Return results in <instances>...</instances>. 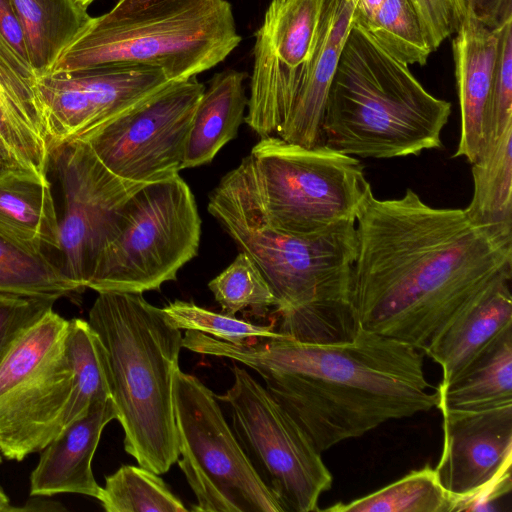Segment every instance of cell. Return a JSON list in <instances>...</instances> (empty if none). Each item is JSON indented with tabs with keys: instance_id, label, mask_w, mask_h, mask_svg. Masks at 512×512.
<instances>
[{
	"instance_id": "d6986e66",
	"label": "cell",
	"mask_w": 512,
	"mask_h": 512,
	"mask_svg": "<svg viewBox=\"0 0 512 512\" xmlns=\"http://www.w3.org/2000/svg\"><path fill=\"white\" fill-rule=\"evenodd\" d=\"M352 15V0L326 1L312 55L299 73L293 106L277 137L308 148L323 145L326 99L353 25Z\"/></svg>"
},
{
	"instance_id": "277c9868",
	"label": "cell",
	"mask_w": 512,
	"mask_h": 512,
	"mask_svg": "<svg viewBox=\"0 0 512 512\" xmlns=\"http://www.w3.org/2000/svg\"><path fill=\"white\" fill-rule=\"evenodd\" d=\"M450 114V102L352 25L326 99L323 145L356 158L419 155L442 147Z\"/></svg>"
},
{
	"instance_id": "5bb4252c",
	"label": "cell",
	"mask_w": 512,
	"mask_h": 512,
	"mask_svg": "<svg viewBox=\"0 0 512 512\" xmlns=\"http://www.w3.org/2000/svg\"><path fill=\"white\" fill-rule=\"evenodd\" d=\"M172 82L161 69L149 66L101 65L36 74L50 152L85 139Z\"/></svg>"
},
{
	"instance_id": "ee69618b",
	"label": "cell",
	"mask_w": 512,
	"mask_h": 512,
	"mask_svg": "<svg viewBox=\"0 0 512 512\" xmlns=\"http://www.w3.org/2000/svg\"><path fill=\"white\" fill-rule=\"evenodd\" d=\"M1 461H2V456H1V453H0V463H1Z\"/></svg>"
},
{
	"instance_id": "8992f818",
	"label": "cell",
	"mask_w": 512,
	"mask_h": 512,
	"mask_svg": "<svg viewBox=\"0 0 512 512\" xmlns=\"http://www.w3.org/2000/svg\"><path fill=\"white\" fill-rule=\"evenodd\" d=\"M240 42L227 0H157L124 15L90 17L47 72L149 66L179 82L215 67Z\"/></svg>"
},
{
	"instance_id": "9a60e30c",
	"label": "cell",
	"mask_w": 512,
	"mask_h": 512,
	"mask_svg": "<svg viewBox=\"0 0 512 512\" xmlns=\"http://www.w3.org/2000/svg\"><path fill=\"white\" fill-rule=\"evenodd\" d=\"M327 0H271L255 32L248 112L278 121L290 112Z\"/></svg>"
},
{
	"instance_id": "cb8c5ba5",
	"label": "cell",
	"mask_w": 512,
	"mask_h": 512,
	"mask_svg": "<svg viewBox=\"0 0 512 512\" xmlns=\"http://www.w3.org/2000/svg\"><path fill=\"white\" fill-rule=\"evenodd\" d=\"M472 177L466 215L496 239L512 244V124L484 146L472 163Z\"/></svg>"
},
{
	"instance_id": "6da1fadb",
	"label": "cell",
	"mask_w": 512,
	"mask_h": 512,
	"mask_svg": "<svg viewBox=\"0 0 512 512\" xmlns=\"http://www.w3.org/2000/svg\"><path fill=\"white\" fill-rule=\"evenodd\" d=\"M351 304L358 325L425 351L460 312L512 279V244L464 209L435 208L410 188L370 191L356 216Z\"/></svg>"
},
{
	"instance_id": "8d00e7d4",
	"label": "cell",
	"mask_w": 512,
	"mask_h": 512,
	"mask_svg": "<svg viewBox=\"0 0 512 512\" xmlns=\"http://www.w3.org/2000/svg\"><path fill=\"white\" fill-rule=\"evenodd\" d=\"M0 34L16 55L32 68L25 34L11 0H0Z\"/></svg>"
},
{
	"instance_id": "b9f144b4",
	"label": "cell",
	"mask_w": 512,
	"mask_h": 512,
	"mask_svg": "<svg viewBox=\"0 0 512 512\" xmlns=\"http://www.w3.org/2000/svg\"><path fill=\"white\" fill-rule=\"evenodd\" d=\"M79 3H81L84 7H88L94 0H77Z\"/></svg>"
},
{
	"instance_id": "4316f807",
	"label": "cell",
	"mask_w": 512,
	"mask_h": 512,
	"mask_svg": "<svg viewBox=\"0 0 512 512\" xmlns=\"http://www.w3.org/2000/svg\"><path fill=\"white\" fill-rule=\"evenodd\" d=\"M65 350L74 374L66 426L86 414L92 404L112 399V396L106 351L88 321L69 320Z\"/></svg>"
},
{
	"instance_id": "e575fe53",
	"label": "cell",
	"mask_w": 512,
	"mask_h": 512,
	"mask_svg": "<svg viewBox=\"0 0 512 512\" xmlns=\"http://www.w3.org/2000/svg\"><path fill=\"white\" fill-rule=\"evenodd\" d=\"M53 298L0 293V363L15 341L46 312Z\"/></svg>"
},
{
	"instance_id": "8fae6325",
	"label": "cell",
	"mask_w": 512,
	"mask_h": 512,
	"mask_svg": "<svg viewBox=\"0 0 512 512\" xmlns=\"http://www.w3.org/2000/svg\"><path fill=\"white\" fill-rule=\"evenodd\" d=\"M233 383L218 398L255 473L283 512L320 511L332 475L311 439L264 385L236 364Z\"/></svg>"
},
{
	"instance_id": "9c48e42d",
	"label": "cell",
	"mask_w": 512,
	"mask_h": 512,
	"mask_svg": "<svg viewBox=\"0 0 512 512\" xmlns=\"http://www.w3.org/2000/svg\"><path fill=\"white\" fill-rule=\"evenodd\" d=\"M69 320L53 309L32 324L0 363V453L22 461L64 428L74 390L65 350Z\"/></svg>"
},
{
	"instance_id": "2e32d148",
	"label": "cell",
	"mask_w": 512,
	"mask_h": 512,
	"mask_svg": "<svg viewBox=\"0 0 512 512\" xmlns=\"http://www.w3.org/2000/svg\"><path fill=\"white\" fill-rule=\"evenodd\" d=\"M440 411L443 449L434 469L457 505L511 468L512 405L477 411Z\"/></svg>"
},
{
	"instance_id": "60d3db41",
	"label": "cell",
	"mask_w": 512,
	"mask_h": 512,
	"mask_svg": "<svg viewBox=\"0 0 512 512\" xmlns=\"http://www.w3.org/2000/svg\"><path fill=\"white\" fill-rule=\"evenodd\" d=\"M0 512H21L20 507H14L10 504L9 497L0 487Z\"/></svg>"
},
{
	"instance_id": "d590c367",
	"label": "cell",
	"mask_w": 512,
	"mask_h": 512,
	"mask_svg": "<svg viewBox=\"0 0 512 512\" xmlns=\"http://www.w3.org/2000/svg\"><path fill=\"white\" fill-rule=\"evenodd\" d=\"M409 1L417 14L432 51L436 50L452 34H455L467 14L463 0Z\"/></svg>"
},
{
	"instance_id": "74e56055",
	"label": "cell",
	"mask_w": 512,
	"mask_h": 512,
	"mask_svg": "<svg viewBox=\"0 0 512 512\" xmlns=\"http://www.w3.org/2000/svg\"><path fill=\"white\" fill-rule=\"evenodd\" d=\"M468 11L485 25L495 28L512 16V0H463Z\"/></svg>"
},
{
	"instance_id": "f546056e",
	"label": "cell",
	"mask_w": 512,
	"mask_h": 512,
	"mask_svg": "<svg viewBox=\"0 0 512 512\" xmlns=\"http://www.w3.org/2000/svg\"><path fill=\"white\" fill-rule=\"evenodd\" d=\"M99 501L106 512L187 511L159 474L140 465H122L106 476Z\"/></svg>"
},
{
	"instance_id": "f35d334b",
	"label": "cell",
	"mask_w": 512,
	"mask_h": 512,
	"mask_svg": "<svg viewBox=\"0 0 512 512\" xmlns=\"http://www.w3.org/2000/svg\"><path fill=\"white\" fill-rule=\"evenodd\" d=\"M46 496L31 495L24 506L20 507L21 512H41V511H65L66 508L61 503L45 498Z\"/></svg>"
},
{
	"instance_id": "836d02e7",
	"label": "cell",
	"mask_w": 512,
	"mask_h": 512,
	"mask_svg": "<svg viewBox=\"0 0 512 512\" xmlns=\"http://www.w3.org/2000/svg\"><path fill=\"white\" fill-rule=\"evenodd\" d=\"M512 124V16L501 25L495 80L485 120V143Z\"/></svg>"
},
{
	"instance_id": "d6a6232c",
	"label": "cell",
	"mask_w": 512,
	"mask_h": 512,
	"mask_svg": "<svg viewBox=\"0 0 512 512\" xmlns=\"http://www.w3.org/2000/svg\"><path fill=\"white\" fill-rule=\"evenodd\" d=\"M169 321L180 330H194L232 344L285 335L274 324L257 325L226 313H216L193 302L176 300L162 308Z\"/></svg>"
},
{
	"instance_id": "d4e9b609",
	"label": "cell",
	"mask_w": 512,
	"mask_h": 512,
	"mask_svg": "<svg viewBox=\"0 0 512 512\" xmlns=\"http://www.w3.org/2000/svg\"><path fill=\"white\" fill-rule=\"evenodd\" d=\"M439 410L477 411L512 405V329L459 378L436 388Z\"/></svg>"
},
{
	"instance_id": "e0dca14e",
	"label": "cell",
	"mask_w": 512,
	"mask_h": 512,
	"mask_svg": "<svg viewBox=\"0 0 512 512\" xmlns=\"http://www.w3.org/2000/svg\"><path fill=\"white\" fill-rule=\"evenodd\" d=\"M0 150L6 162L48 180V133L36 73L0 34Z\"/></svg>"
},
{
	"instance_id": "4dcf8cb0",
	"label": "cell",
	"mask_w": 512,
	"mask_h": 512,
	"mask_svg": "<svg viewBox=\"0 0 512 512\" xmlns=\"http://www.w3.org/2000/svg\"><path fill=\"white\" fill-rule=\"evenodd\" d=\"M355 26L407 65H424L432 52L409 0H382L369 18Z\"/></svg>"
},
{
	"instance_id": "ac0fdd59",
	"label": "cell",
	"mask_w": 512,
	"mask_h": 512,
	"mask_svg": "<svg viewBox=\"0 0 512 512\" xmlns=\"http://www.w3.org/2000/svg\"><path fill=\"white\" fill-rule=\"evenodd\" d=\"M501 25L491 28L467 10L452 41L460 106V137L454 156L465 157L471 164L484 148Z\"/></svg>"
},
{
	"instance_id": "ba28073f",
	"label": "cell",
	"mask_w": 512,
	"mask_h": 512,
	"mask_svg": "<svg viewBox=\"0 0 512 512\" xmlns=\"http://www.w3.org/2000/svg\"><path fill=\"white\" fill-rule=\"evenodd\" d=\"M200 235L197 204L180 175L145 184L126 202L87 288L97 293L158 290L197 255Z\"/></svg>"
},
{
	"instance_id": "3957f363",
	"label": "cell",
	"mask_w": 512,
	"mask_h": 512,
	"mask_svg": "<svg viewBox=\"0 0 512 512\" xmlns=\"http://www.w3.org/2000/svg\"><path fill=\"white\" fill-rule=\"evenodd\" d=\"M208 211L256 264L276 297V330L290 338L330 343L351 339L358 323L351 304L356 221L295 235L262 214L244 157L209 195Z\"/></svg>"
},
{
	"instance_id": "7402d4cb",
	"label": "cell",
	"mask_w": 512,
	"mask_h": 512,
	"mask_svg": "<svg viewBox=\"0 0 512 512\" xmlns=\"http://www.w3.org/2000/svg\"><path fill=\"white\" fill-rule=\"evenodd\" d=\"M0 235L33 252L60 250L49 180L0 162Z\"/></svg>"
},
{
	"instance_id": "603a6c76",
	"label": "cell",
	"mask_w": 512,
	"mask_h": 512,
	"mask_svg": "<svg viewBox=\"0 0 512 512\" xmlns=\"http://www.w3.org/2000/svg\"><path fill=\"white\" fill-rule=\"evenodd\" d=\"M246 77L244 72L227 69L210 79L192 120L182 170L210 163L237 136L248 106Z\"/></svg>"
},
{
	"instance_id": "484cf974",
	"label": "cell",
	"mask_w": 512,
	"mask_h": 512,
	"mask_svg": "<svg viewBox=\"0 0 512 512\" xmlns=\"http://www.w3.org/2000/svg\"><path fill=\"white\" fill-rule=\"evenodd\" d=\"M36 74L46 73L90 19L77 0H11Z\"/></svg>"
},
{
	"instance_id": "52a82bcc",
	"label": "cell",
	"mask_w": 512,
	"mask_h": 512,
	"mask_svg": "<svg viewBox=\"0 0 512 512\" xmlns=\"http://www.w3.org/2000/svg\"><path fill=\"white\" fill-rule=\"evenodd\" d=\"M248 158L264 219L283 232L307 235L356 221L372 191L358 158L325 145L308 148L269 136Z\"/></svg>"
},
{
	"instance_id": "7a4b0ae2",
	"label": "cell",
	"mask_w": 512,
	"mask_h": 512,
	"mask_svg": "<svg viewBox=\"0 0 512 512\" xmlns=\"http://www.w3.org/2000/svg\"><path fill=\"white\" fill-rule=\"evenodd\" d=\"M182 346L256 371L320 453L438 403L422 353L360 325L351 339L330 343L285 336L232 344L187 330Z\"/></svg>"
},
{
	"instance_id": "1f68e13d",
	"label": "cell",
	"mask_w": 512,
	"mask_h": 512,
	"mask_svg": "<svg viewBox=\"0 0 512 512\" xmlns=\"http://www.w3.org/2000/svg\"><path fill=\"white\" fill-rule=\"evenodd\" d=\"M208 287L223 313L232 316L248 308L261 315L277 305L276 297L264 276L242 251L224 271L209 282Z\"/></svg>"
},
{
	"instance_id": "83f0119b",
	"label": "cell",
	"mask_w": 512,
	"mask_h": 512,
	"mask_svg": "<svg viewBox=\"0 0 512 512\" xmlns=\"http://www.w3.org/2000/svg\"><path fill=\"white\" fill-rule=\"evenodd\" d=\"M455 506V497L442 486L435 469L426 465L373 493L323 511L452 512Z\"/></svg>"
},
{
	"instance_id": "4fadbf2b",
	"label": "cell",
	"mask_w": 512,
	"mask_h": 512,
	"mask_svg": "<svg viewBox=\"0 0 512 512\" xmlns=\"http://www.w3.org/2000/svg\"><path fill=\"white\" fill-rule=\"evenodd\" d=\"M51 161L64 198L60 267L86 289L99 253L118 229L126 202L145 183L114 175L85 141L58 147Z\"/></svg>"
},
{
	"instance_id": "44dd1931",
	"label": "cell",
	"mask_w": 512,
	"mask_h": 512,
	"mask_svg": "<svg viewBox=\"0 0 512 512\" xmlns=\"http://www.w3.org/2000/svg\"><path fill=\"white\" fill-rule=\"evenodd\" d=\"M511 282H503L455 316L424 351L442 368L446 386L512 329Z\"/></svg>"
},
{
	"instance_id": "ffe728a7",
	"label": "cell",
	"mask_w": 512,
	"mask_h": 512,
	"mask_svg": "<svg viewBox=\"0 0 512 512\" xmlns=\"http://www.w3.org/2000/svg\"><path fill=\"white\" fill-rule=\"evenodd\" d=\"M117 419L112 399L92 404L82 417L66 425L41 451L30 476V496L75 493L99 500L102 487L92 459L105 426Z\"/></svg>"
},
{
	"instance_id": "30bf717a",
	"label": "cell",
	"mask_w": 512,
	"mask_h": 512,
	"mask_svg": "<svg viewBox=\"0 0 512 512\" xmlns=\"http://www.w3.org/2000/svg\"><path fill=\"white\" fill-rule=\"evenodd\" d=\"M178 464L197 512H283L227 423L218 397L196 376L176 371L173 385Z\"/></svg>"
},
{
	"instance_id": "7bdbcfd3",
	"label": "cell",
	"mask_w": 512,
	"mask_h": 512,
	"mask_svg": "<svg viewBox=\"0 0 512 512\" xmlns=\"http://www.w3.org/2000/svg\"><path fill=\"white\" fill-rule=\"evenodd\" d=\"M0 162H6V160L4 159L3 155H2V152L0 150ZM8 163V162H6ZM9 164V163H8Z\"/></svg>"
},
{
	"instance_id": "5b68a950",
	"label": "cell",
	"mask_w": 512,
	"mask_h": 512,
	"mask_svg": "<svg viewBox=\"0 0 512 512\" xmlns=\"http://www.w3.org/2000/svg\"><path fill=\"white\" fill-rule=\"evenodd\" d=\"M88 323L109 365L124 449L157 474L178 460L173 385L183 336L141 293L100 292Z\"/></svg>"
},
{
	"instance_id": "f1b7e54d",
	"label": "cell",
	"mask_w": 512,
	"mask_h": 512,
	"mask_svg": "<svg viewBox=\"0 0 512 512\" xmlns=\"http://www.w3.org/2000/svg\"><path fill=\"white\" fill-rule=\"evenodd\" d=\"M83 290L45 253L30 251L0 235V293L58 300Z\"/></svg>"
},
{
	"instance_id": "7c38bea8",
	"label": "cell",
	"mask_w": 512,
	"mask_h": 512,
	"mask_svg": "<svg viewBox=\"0 0 512 512\" xmlns=\"http://www.w3.org/2000/svg\"><path fill=\"white\" fill-rule=\"evenodd\" d=\"M205 87L196 77L172 82L81 141L124 180L147 184L179 175Z\"/></svg>"
},
{
	"instance_id": "ab89813d",
	"label": "cell",
	"mask_w": 512,
	"mask_h": 512,
	"mask_svg": "<svg viewBox=\"0 0 512 512\" xmlns=\"http://www.w3.org/2000/svg\"><path fill=\"white\" fill-rule=\"evenodd\" d=\"M157 0H118L108 13L119 16L147 6Z\"/></svg>"
}]
</instances>
